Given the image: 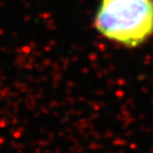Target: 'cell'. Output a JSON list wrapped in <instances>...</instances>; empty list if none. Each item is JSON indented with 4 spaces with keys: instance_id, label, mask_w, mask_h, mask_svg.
I'll return each instance as SVG.
<instances>
[{
    "instance_id": "6da1fadb",
    "label": "cell",
    "mask_w": 153,
    "mask_h": 153,
    "mask_svg": "<svg viewBox=\"0 0 153 153\" xmlns=\"http://www.w3.org/2000/svg\"><path fill=\"white\" fill-rule=\"evenodd\" d=\"M94 26L113 43L138 47L153 36V0H101Z\"/></svg>"
}]
</instances>
